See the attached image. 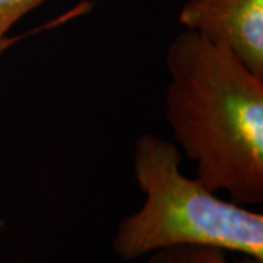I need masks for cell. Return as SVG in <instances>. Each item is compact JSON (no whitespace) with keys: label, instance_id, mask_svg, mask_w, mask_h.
<instances>
[{"label":"cell","instance_id":"6da1fadb","mask_svg":"<svg viewBox=\"0 0 263 263\" xmlns=\"http://www.w3.org/2000/svg\"><path fill=\"white\" fill-rule=\"evenodd\" d=\"M165 116L196 179L241 206L263 202V78L186 29L167 50Z\"/></svg>","mask_w":263,"mask_h":263},{"label":"cell","instance_id":"7a4b0ae2","mask_svg":"<svg viewBox=\"0 0 263 263\" xmlns=\"http://www.w3.org/2000/svg\"><path fill=\"white\" fill-rule=\"evenodd\" d=\"M173 142L143 133L135 143L133 171L143 206L117 224L111 247L135 260L179 245H206L263 259V215L224 200L181 170Z\"/></svg>","mask_w":263,"mask_h":263},{"label":"cell","instance_id":"3957f363","mask_svg":"<svg viewBox=\"0 0 263 263\" xmlns=\"http://www.w3.org/2000/svg\"><path fill=\"white\" fill-rule=\"evenodd\" d=\"M179 21L263 78V0H189Z\"/></svg>","mask_w":263,"mask_h":263},{"label":"cell","instance_id":"277c9868","mask_svg":"<svg viewBox=\"0 0 263 263\" xmlns=\"http://www.w3.org/2000/svg\"><path fill=\"white\" fill-rule=\"evenodd\" d=\"M148 256L146 263H263V259L249 254H243L238 260H231L227 250L206 245L170 246Z\"/></svg>","mask_w":263,"mask_h":263},{"label":"cell","instance_id":"5b68a950","mask_svg":"<svg viewBox=\"0 0 263 263\" xmlns=\"http://www.w3.org/2000/svg\"><path fill=\"white\" fill-rule=\"evenodd\" d=\"M44 2L47 0H0V51L10 27Z\"/></svg>","mask_w":263,"mask_h":263}]
</instances>
